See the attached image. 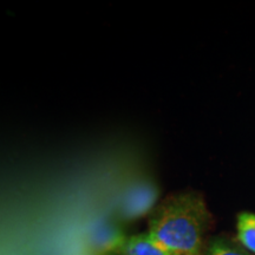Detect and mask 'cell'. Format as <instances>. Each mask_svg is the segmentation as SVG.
Wrapping results in <instances>:
<instances>
[{"label":"cell","mask_w":255,"mask_h":255,"mask_svg":"<svg viewBox=\"0 0 255 255\" xmlns=\"http://www.w3.org/2000/svg\"><path fill=\"white\" fill-rule=\"evenodd\" d=\"M83 255H101V254H96V253H91V252H88V253H85Z\"/></svg>","instance_id":"cell-7"},{"label":"cell","mask_w":255,"mask_h":255,"mask_svg":"<svg viewBox=\"0 0 255 255\" xmlns=\"http://www.w3.org/2000/svg\"><path fill=\"white\" fill-rule=\"evenodd\" d=\"M212 222L203 196L182 191L155 207L148 220V233L175 255H205Z\"/></svg>","instance_id":"cell-1"},{"label":"cell","mask_w":255,"mask_h":255,"mask_svg":"<svg viewBox=\"0 0 255 255\" xmlns=\"http://www.w3.org/2000/svg\"><path fill=\"white\" fill-rule=\"evenodd\" d=\"M238 241L251 253L255 254V214L242 212L238 215Z\"/></svg>","instance_id":"cell-5"},{"label":"cell","mask_w":255,"mask_h":255,"mask_svg":"<svg viewBox=\"0 0 255 255\" xmlns=\"http://www.w3.org/2000/svg\"><path fill=\"white\" fill-rule=\"evenodd\" d=\"M120 255H175L156 241L149 233L127 237L117 252Z\"/></svg>","instance_id":"cell-4"},{"label":"cell","mask_w":255,"mask_h":255,"mask_svg":"<svg viewBox=\"0 0 255 255\" xmlns=\"http://www.w3.org/2000/svg\"><path fill=\"white\" fill-rule=\"evenodd\" d=\"M158 191L152 184H138L124 197L122 212L127 219H136L152 212L157 200Z\"/></svg>","instance_id":"cell-3"},{"label":"cell","mask_w":255,"mask_h":255,"mask_svg":"<svg viewBox=\"0 0 255 255\" xmlns=\"http://www.w3.org/2000/svg\"><path fill=\"white\" fill-rule=\"evenodd\" d=\"M126 238L121 228L115 223L108 221L97 222L88 233V246L90 250L89 252L101 255L117 253Z\"/></svg>","instance_id":"cell-2"},{"label":"cell","mask_w":255,"mask_h":255,"mask_svg":"<svg viewBox=\"0 0 255 255\" xmlns=\"http://www.w3.org/2000/svg\"><path fill=\"white\" fill-rule=\"evenodd\" d=\"M205 255H255L247 251L240 242L225 237H215L207 241Z\"/></svg>","instance_id":"cell-6"}]
</instances>
